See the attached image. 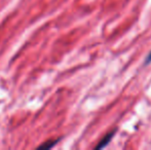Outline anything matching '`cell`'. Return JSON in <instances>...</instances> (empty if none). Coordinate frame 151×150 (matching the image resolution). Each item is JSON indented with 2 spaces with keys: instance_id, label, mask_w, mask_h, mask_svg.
Segmentation results:
<instances>
[{
  "instance_id": "obj_2",
  "label": "cell",
  "mask_w": 151,
  "mask_h": 150,
  "mask_svg": "<svg viewBox=\"0 0 151 150\" xmlns=\"http://www.w3.org/2000/svg\"><path fill=\"white\" fill-rule=\"evenodd\" d=\"M57 142H58V140H56V141H50V142H47L46 144L41 145V146H40L39 148H41V149H48V148H50V147L54 146L55 144H57Z\"/></svg>"
},
{
  "instance_id": "obj_1",
  "label": "cell",
  "mask_w": 151,
  "mask_h": 150,
  "mask_svg": "<svg viewBox=\"0 0 151 150\" xmlns=\"http://www.w3.org/2000/svg\"><path fill=\"white\" fill-rule=\"evenodd\" d=\"M114 135H115V131H113V132H110L108 135H106V136L104 137L101 141H100L99 144L96 146V149H102V148H104V147L107 146V145L109 144L110 141H111V139L114 137Z\"/></svg>"
},
{
  "instance_id": "obj_3",
  "label": "cell",
  "mask_w": 151,
  "mask_h": 150,
  "mask_svg": "<svg viewBox=\"0 0 151 150\" xmlns=\"http://www.w3.org/2000/svg\"><path fill=\"white\" fill-rule=\"evenodd\" d=\"M150 63H151V52H150V54L148 55V57L146 58V61H145V64L146 65L150 64Z\"/></svg>"
}]
</instances>
